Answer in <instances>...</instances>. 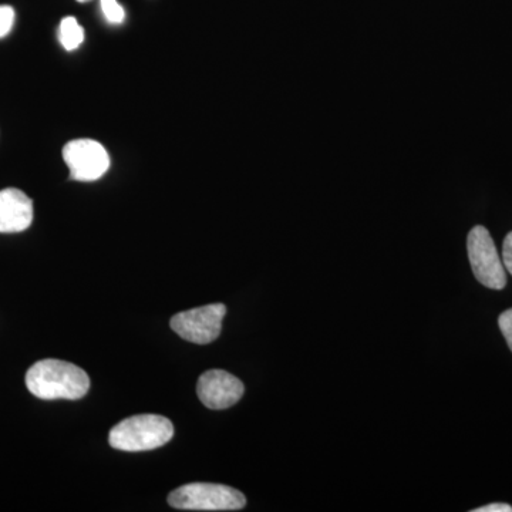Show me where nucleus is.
Masks as SVG:
<instances>
[{
	"mask_svg": "<svg viewBox=\"0 0 512 512\" xmlns=\"http://www.w3.org/2000/svg\"><path fill=\"white\" fill-rule=\"evenodd\" d=\"M227 315V306L222 303L201 306L177 313L171 319V328L181 338L195 345H208L221 335L222 320Z\"/></svg>",
	"mask_w": 512,
	"mask_h": 512,
	"instance_id": "nucleus-5",
	"label": "nucleus"
},
{
	"mask_svg": "<svg viewBox=\"0 0 512 512\" xmlns=\"http://www.w3.org/2000/svg\"><path fill=\"white\" fill-rule=\"evenodd\" d=\"M59 40L64 49L69 50V52L82 45L84 30L72 16H67L60 22Z\"/></svg>",
	"mask_w": 512,
	"mask_h": 512,
	"instance_id": "nucleus-9",
	"label": "nucleus"
},
{
	"mask_svg": "<svg viewBox=\"0 0 512 512\" xmlns=\"http://www.w3.org/2000/svg\"><path fill=\"white\" fill-rule=\"evenodd\" d=\"M33 222V201L18 188L0 191V234L26 231Z\"/></svg>",
	"mask_w": 512,
	"mask_h": 512,
	"instance_id": "nucleus-8",
	"label": "nucleus"
},
{
	"mask_svg": "<svg viewBox=\"0 0 512 512\" xmlns=\"http://www.w3.org/2000/svg\"><path fill=\"white\" fill-rule=\"evenodd\" d=\"M64 163L70 170V178L76 181H96L110 168V157L106 148L90 138H80L67 143L63 148Z\"/></svg>",
	"mask_w": 512,
	"mask_h": 512,
	"instance_id": "nucleus-6",
	"label": "nucleus"
},
{
	"mask_svg": "<svg viewBox=\"0 0 512 512\" xmlns=\"http://www.w3.org/2000/svg\"><path fill=\"white\" fill-rule=\"evenodd\" d=\"M503 264L504 268L512 275V232L504 239Z\"/></svg>",
	"mask_w": 512,
	"mask_h": 512,
	"instance_id": "nucleus-13",
	"label": "nucleus"
},
{
	"mask_svg": "<svg viewBox=\"0 0 512 512\" xmlns=\"http://www.w3.org/2000/svg\"><path fill=\"white\" fill-rule=\"evenodd\" d=\"M468 259L474 276L481 285L501 291L507 285V274L487 228L477 225L467 238Z\"/></svg>",
	"mask_w": 512,
	"mask_h": 512,
	"instance_id": "nucleus-4",
	"label": "nucleus"
},
{
	"mask_svg": "<svg viewBox=\"0 0 512 512\" xmlns=\"http://www.w3.org/2000/svg\"><path fill=\"white\" fill-rule=\"evenodd\" d=\"M174 436V426L158 414H138L120 421L110 431V446L121 451H148L163 447Z\"/></svg>",
	"mask_w": 512,
	"mask_h": 512,
	"instance_id": "nucleus-2",
	"label": "nucleus"
},
{
	"mask_svg": "<svg viewBox=\"0 0 512 512\" xmlns=\"http://www.w3.org/2000/svg\"><path fill=\"white\" fill-rule=\"evenodd\" d=\"M473 512H512V507L508 504L497 503L476 508V510H473Z\"/></svg>",
	"mask_w": 512,
	"mask_h": 512,
	"instance_id": "nucleus-14",
	"label": "nucleus"
},
{
	"mask_svg": "<svg viewBox=\"0 0 512 512\" xmlns=\"http://www.w3.org/2000/svg\"><path fill=\"white\" fill-rule=\"evenodd\" d=\"M498 325H500L501 332L507 340L508 348L512 352V309L501 313L500 318H498Z\"/></svg>",
	"mask_w": 512,
	"mask_h": 512,
	"instance_id": "nucleus-12",
	"label": "nucleus"
},
{
	"mask_svg": "<svg viewBox=\"0 0 512 512\" xmlns=\"http://www.w3.org/2000/svg\"><path fill=\"white\" fill-rule=\"evenodd\" d=\"M101 10H103L104 18L114 25H120L126 19V12L121 8L117 0H100Z\"/></svg>",
	"mask_w": 512,
	"mask_h": 512,
	"instance_id": "nucleus-10",
	"label": "nucleus"
},
{
	"mask_svg": "<svg viewBox=\"0 0 512 512\" xmlns=\"http://www.w3.org/2000/svg\"><path fill=\"white\" fill-rule=\"evenodd\" d=\"M77 2H79V3H86V2H90V0H77Z\"/></svg>",
	"mask_w": 512,
	"mask_h": 512,
	"instance_id": "nucleus-15",
	"label": "nucleus"
},
{
	"mask_svg": "<svg viewBox=\"0 0 512 512\" xmlns=\"http://www.w3.org/2000/svg\"><path fill=\"white\" fill-rule=\"evenodd\" d=\"M168 503L177 510L238 511L247 505V498L228 485L194 483L174 490Z\"/></svg>",
	"mask_w": 512,
	"mask_h": 512,
	"instance_id": "nucleus-3",
	"label": "nucleus"
},
{
	"mask_svg": "<svg viewBox=\"0 0 512 512\" xmlns=\"http://www.w3.org/2000/svg\"><path fill=\"white\" fill-rule=\"evenodd\" d=\"M241 380L225 370H208L200 377L197 393L201 403L211 410H224L234 406L244 396Z\"/></svg>",
	"mask_w": 512,
	"mask_h": 512,
	"instance_id": "nucleus-7",
	"label": "nucleus"
},
{
	"mask_svg": "<svg viewBox=\"0 0 512 512\" xmlns=\"http://www.w3.org/2000/svg\"><path fill=\"white\" fill-rule=\"evenodd\" d=\"M15 23V10L12 6H0V39L8 36Z\"/></svg>",
	"mask_w": 512,
	"mask_h": 512,
	"instance_id": "nucleus-11",
	"label": "nucleus"
},
{
	"mask_svg": "<svg viewBox=\"0 0 512 512\" xmlns=\"http://www.w3.org/2000/svg\"><path fill=\"white\" fill-rule=\"evenodd\" d=\"M26 386L33 396L42 400H79L89 392L90 379L73 363L45 359L30 367Z\"/></svg>",
	"mask_w": 512,
	"mask_h": 512,
	"instance_id": "nucleus-1",
	"label": "nucleus"
}]
</instances>
